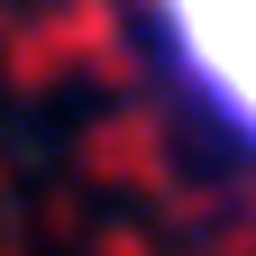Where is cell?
<instances>
[{
  "label": "cell",
  "mask_w": 256,
  "mask_h": 256,
  "mask_svg": "<svg viewBox=\"0 0 256 256\" xmlns=\"http://www.w3.org/2000/svg\"><path fill=\"white\" fill-rule=\"evenodd\" d=\"M156 18L174 37L183 82L238 138H256V0H156Z\"/></svg>",
  "instance_id": "6da1fadb"
}]
</instances>
